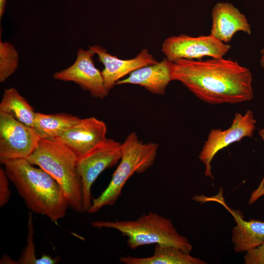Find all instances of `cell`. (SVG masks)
<instances>
[{
	"label": "cell",
	"instance_id": "1",
	"mask_svg": "<svg viewBox=\"0 0 264 264\" xmlns=\"http://www.w3.org/2000/svg\"><path fill=\"white\" fill-rule=\"evenodd\" d=\"M172 79L212 105L238 104L250 101L254 97L250 70L223 57L177 60L173 62Z\"/></svg>",
	"mask_w": 264,
	"mask_h": 264
},
{
	"label": "cell",
	"instance_id": "2",
	"mask_svg": "<svg viewBox=\"0 0 264 264\" xmlns=\"http://www.w3.org/2000/svg\"><path fill=\"white\" fill-rule=\"evenodd\" d=\"M3 165L10 181L31 212L45 216L57 224L69 207L57 181L26 159L8 161Z\"/></svg>",
	"mask_w": 264,
	"mask_h": 264
},
{
	"label": "cell",
	"instance_id": "3",
	"mask_svg": "<svg viewBox=\"0 0 264 264\" xmlns=\"http://www.w3.org/2000/svg\"><path fill=\"white\" fill-rule=\"evenodd\" d=\"M78 156L58 138H41L34 151L26 159L47 172L58 183L69 207L83 213V187L78 173Z\"/></svg>",
	"mask_w": 264,
	"mask_h": 264
},
{
	"label": "cell",
	"instance_id": "4",
	"mask_svg": "<svg viewBox=\"0 0 264 264\" xmlns=\"http://www.w3.org/2000/svg\"><path fill=\"white\" fill-rule=\"evenodd\" d=\"M91 225L97 228L117 230L127 238V244L132 249L152 244L170 245L190 253L192 245L180 235L172 221L155 212H149L132 220H96Z\"/></svg>",
	"mask_w": 264,
	"mask_h": 264
},
{
	"label": "cell",
	"instance_id": "5",
	"mask_svg": "<svg viewBox=\"0 0 264 264\" xmlns=\"http://www.w3.org/2000/svg\"><path fill=\"white\" fill-rule=\"evenodd\" d=\"M159 145L143 143L135 132H131L122 143V155L107 188L93 198L88 213L97 212L104 206L114 205L120 197L128 180L135 173L141 174L153 166Z\"/></svg>",
	"mask_w": 264,
	"mask_h": 264
},
{
	"label": "cell",
	"instance_id": "6",
	"mask_svg": "<svg viewBox=\"0 0 264 264\" xmlns=\"http://www.w3.org/2000/svg\"><path fill=\"white\" fill-rule=\"evenodd\" d=\"M122 155V143L106 138L85 154L78 157L77 168L83 187V212H88L92 203L91 188L106 169L115 166Z\"/></svg>",
	"mask_w": 264,
	"mask_h": 264
},
{
	"label": "cell",
	"instance_id": "7",
	"mask_svg": "<svg viewBox=\"0 0 264 264\" xmlns=\"http://www.w3.org/2000/svg\"><path fill=\"white\" fill-rule=\"evenodd\" d=\"M41 138L33 127L0 111V162L26 159L36 149Z\"/></svg>",
	"mask_w": 264,
	"mask_h": 264
},
{
	"label": "cell",
	"instance_id": "8",
	"mask_svg": "<svg viewBox=\"0 0 264 264\" xmlns=\"http://www.w3.org/2000/svg\"><path fill=\"white\" fill-rule=\"evenodd\" d=\"M230 45L224 43L212 35L192 37L186 34L166 38L161 46L165 57L171 62L180 59L200 60L204 57H223Z\"/></svg>",
	"mask_w": 264,
	"mask_h": 264
},
{
	"label": "cell",
	"instance_id": "9",
	"mask_svg": "<svg viewBox=\"0 0 264 264\" xmlns=\"http://www.w3.org/2000/svg\"><path fill=\"white\" fill-rule=\"evenodd\" d=\"M256 123L253 112L248 110L243 115L235 113L232 125L228 129H212L210 131L198 157L205 166L206 176L214 178L211 163L215 155L220 150L244 137H253Z\"/></svg>",
	"mask_w": 264,
	"mask_h": 264
},
{
	"label": "cell",
	"instance_id": "10",
	"mask_svg": "<svg viewBox=\"0 0 264 264\" xmlns=\"http://www.w3.org/2000/svg\"><path fill=\"white\" fill-rule=\"evenodd\" d=\"M94 51L79 48L74 63L66 68L56 72L53 78L57 80L72 82L89 92L94 98L103 99L109 92L106 89L102 71L95 66Z\"/></svg>",
	"mask_w": 264,
	"mask_h": 264
},
{
	"label": "cell",
	"instance_id": "11",
	"mask_svg": "<svg viewBox=\"0 0 264 264\" xmlns=\"http://www.w3.org/2000/svg\"><path fill=\"white\" fill-rule=\"evenodd\" d=\"M222 195V189L220 188L216 196L212 197L195 196L193 199L201 203L216 201L222 205L232 215L237 223L232 231V242L235 252H247L261 245L264 242V221L254 219L244 220L240 212L228 206Z\"/></svg>",
	"mask_w": 264,
	"mask_h": 264
},
{
	"label": "cell",
	"instance_id": "12",
	"mask_svg": "<svg viewBox=\"0 0 264 264\" xmlns=\"http://www.w3.org/2000/svg\"><path fill=\"white\" fill-rule=\"evenodd\" d=\"M89 47L97 55L98 60L104 65L102 73L105 88L109 92L126 75L140 67L158 62L146 48L142 49L132 59H121L111 55L100 45H94Z\"/></svg>",
	"mask_w": 264,
	"mask_h": 264
},
{
	"label": "cell",
	"instance_id": "13",
	"mask_svg": "<svg viewBox=\"0 0 264 264\" xmlns=\"http://www.w3.org/2000/svg\"><path fill=\"white\" fill-rule=\"evenodd\" d=\"M107 132L105 123L92 116L81 118L76 125L56 138L80 157L106 139Z\"/></svg>",
	"mask_w": 264,
	"mask_h": 264
},
{
	"label": "cell",
	"instance_id": "14",
	"mask_svg": "<svg viewBox=\"0 0 264 264\" xmlns=\"http://www.w3.org/2000/svg\"><path fill=\"white\" fill-rule=\"evenodd\" d=\"M211 16L210 34L224 43L230 42L238 31L251 35V26L246 17L230 3H217L212 9Z\"/></svg>",
	"mask_w": 264,
	"mask_h": 264
},
{
	"label": "cell",
	"instance_id": "15",
	"mask_svg": "<svg viewBox=\"0 0 264 264\" xmlns=\"http://www.w3.org/2000/svg\"><path fill=\"white\" fill-rule=\"evenodd\" d=\"M173 62L166 57L157 63L140 67L118 81L116 85L132 84L144 88L150 92L163 95L172 79Z\"/></svg>",
	"mask_w": 264,
	"mask_h": 264
},
{
	"label": "cell",
	"instance_id": "16",
	"mask_svg": "<svg viewBox=\"0 0 264 264\" xmlns=\"http://www.w3.org/2000/svg\"><path fill=\"white\" fill-rule=\"evenodd\" d=\"M123 264H205L207 263L192 256L174 246L156 244L153 255L148 257H121Z\"/></svg>",
	"mask_w": 264,
	"mask_h": 264
},
{
	"label": "cell",
	"instance_id": "17",
	"mask_svg": "<svg viewBox=\"0 0 264 264\" xmlns=\"http://www.w3.org/2000/svg\"><path fill=\"white\" fill-rule=\"evenodd\" d=\"M81 118L65 113L36 112L34 128L41 138L54 139L76 125Z\"/></svg>",
	"mask_w": 264,
	"mask_h": 264
},
{
	"label": "cell",
	"instance_id": "18",
	"mask_svg": "<svg viewBox=\"0 0 264 264\" xmlns=\"http://www.w3.org/2000/svg\"><path fill=\"white\" fill-rule=\"evenodd\" d=\"M0 111L34 127L36 113L27 100L15 88L5 89L0 103Z\"/></svg>",
	"mask_w": 264,
	"mask_h": 264
},
{
	"label": "cell",
	"instance_id": "19",
	"mask_svg": "<svg viewBox=\"0 0 264 264\" xmlns=\"http://www.w3.org/2000/svg\"><path fill=\"white\" fill-rule=\"evenodd\" d=\"M32 212H29L28 219V235L27 244L22 250L17 264H55L57 262L56 257L44 254L37 258L34 243V227Z\"/></svg>",
	"mask_w": 264,
	"mask_h": 264
},
{
	"label": "cell",
	"instance_id": "20",
	"mask_svg": "<svg viewBox=\"0 0 264 264\" xmlns=\"http://www.w3.org/2000/svg\"><path fill=\"white\" fill-rule=\"evenodd\" d=\"M19 54L15 47L7 42L0 41V82L6 81L17 70Z\"/></svg>",
	"mask_w": 264,
	"mask_h": 264
},
{
	"label": "cell",
	"instance_id": "21",
	"mask_svg": "<svg viewBox=\"0 0 264 264\" xmlns=\"http://www.w3.org/2000/svg\"><path fill=\"white\" fill-rule=\"evenodd\" d=\"M9 179L4 169L0 168V206L3 207L10 199L11 192L9 187Z\"/></svg>",
	"mask_w": 264,
	"mask_h": 264
},
{
	"label": "cell",
	"instance_id": "22",
	"mask_svg": "<svg viewBox=\"0 0 264 264\" xmlns=\"http://www.w3.org/2000/svg\"><path fill=\"white\" fill-rule=\"evenodd\" d=\"M244 259L246 264H264V242L246 252Z\"/></svg>",
	"mask_w": 264,
	"mask_h": 264
},
{
	"label": "cell",
	"instance_id": "23",
	"mask_svg": "<svg viewBox=\"0 0 264 264\" xmlns=\"http://www.w3.org/2000/svg\"><path fill=\"white\" fill-rule=\"evenodd\" d=\"M259 134L264 141V129H261L259 131ZM264 195V176L258 188L251 194L249 199V204H251L259 198Z\"/></svg>",
	"mask_w": 264,
	"mask_h": 264
},
{
	"label": "cell",
	"instance_id": "24",
	"mask_svg": "<svg viewBox=\"0 0 264 264\" xmlns=\"http://www.w3.org/2000/svg\"><path fill=\"white\" fill-rule=\"evenodd\" d=\"M6 3V0H0V17L1 18V17L3 16L5 8V5Z\"/></svg>",
	"mask_w": 264,
	"mask_h": 264
},
{
	"label": "cell",
	"instance_id": "25",
	"mask_svg": "<svg viewBox=\"0 0 264 264\" xmlns=\"http://www.w3.org/2000/svg\"><path fill=\"white\" fill-rule=\"evenodd\" d=\"M261 54H262V55H261V57L260 61V65H261V66L263 68H264V48L263 49H262L261 51Z\"/></svg>",
	"mask_w": 264,
	"mask_h": 264
}]
</instances>
